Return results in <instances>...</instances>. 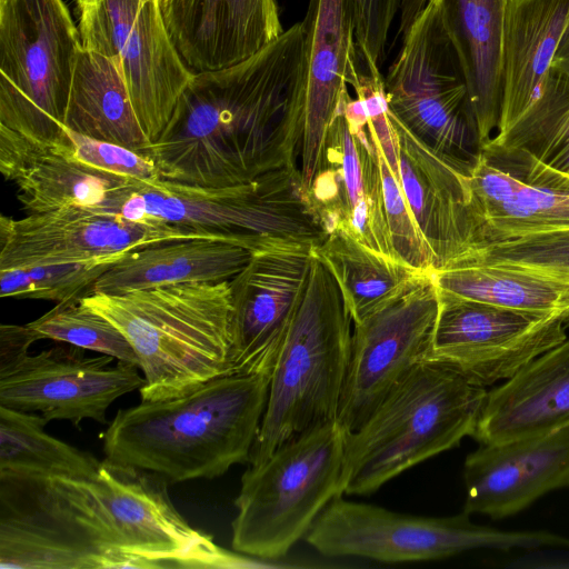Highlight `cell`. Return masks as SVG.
Wrapping results in <instances>:
<instances>
[{"label": "cell", "mask_w": 569, "mask_h": 569, "mask_svg": "<svg viewBox=\"0 0 569 569\" xmlns=\"http://www.w3.org/2000/svg\"><path fill=\"white\" fill-rule=\"evenodd\" d=\"M305 27L295 23L237 64L194 73L147 154L167 181L226 188L300 158Z\"/></svg>", "instance_id": "1"}, {"label": "cell", "mask_w": 569, "mask_h": 569, "mask_svg": "<svg viewBox=\"0 0 569 569\" xmlns=\"http://www.w3.org/2000/svg\"><path fill=\"white\" fill-rule=\"evenodd\" d=\"M270 377L229 373L180 397L119 409L101 433L106 459L171 482L222 476L250 461Z\"/></svg>", "instance_id": "2"}, {"label": "cell", "mask_w": 569, "mask_h": 569, "mask_svg": "<svg viewBox=\"0 0 569 569\" xmlns=\"http://www.w3.org/2000/svg\"><path fill=\"white\" fill-rule=\"evenodd\" d=\"M80 300L130 342L144 375L141 400L180 397L236 373L230 280L90 292Z\"/></svg>", "instance_id": "3"}, {"label": "cell", "mask_w": 569, "mask_h": 569, "mask_svg": "<svg viewBox=\"0 0 569 569\" xmlns=\"http://www.w3.org/2000/svg\"><path fill=\"white\" fill-rule=\"evenodd\" d=\"M487 393L443 363L419 362L348 433L343 495L373 493L403 471L473 437Z\"/></svg>", "instance_id": "4"}, {"label": "cell", "mask_w": 569, "mask_h": 569, "mask_svg": "<svg viewBox=\"0 0 569 569\" xmlns=\"http://www.w3.org/2000/svg\"><path fill=\"white\" fill-rule=\"evenodd\" d=\"M89 209L214 232L252 254L313 249L327 237L305 200L299 166L226 188L131 181Z\"/></svg>", "instance_id": "5"}, {"label": "cell", "mask_w": 569, "mask_h": 569, "mask_svg": "<svg viewBox=\"0 0 569 569\" xmlns=\"http://www.w3.org/2000/svg\"><path fill=\"white\" fill-rule=\"evenodd\" d=\"M352 328L336 280L312 253L271 370L268 401L249 465L262 462L296 435L337 419Z\"/></svg>", "instance_id": "6"}, {"label": "cell", "mask_w": 569, "mask_h": 569, "mask_svg": "<svg viewBox=\"0 0 569 569\" xmlns=\"http://www.w3.org/2000/svg\"><path fill=\"white\" fill-rule=\"evenodd\" d=\"M348 431L337 419L316 425L250 465L234 500V551L262 560L284 557L318 516L343 495Z\"/></svg>", "instance_id": "7"}, {"label": "cell", "mask_w": 569, "mask_h": 569, "mask_svg": "<svg viewBox=\"0 0 569 569\" xmlns=\"http://www.w3.org/2000/svg\"><path fill=\"white\" fill-rule=\"evenodd\" d=\"M0 567L144 568L127 551L88 480L0 473Z\"/></svg>", "instance_id": "8"}, {"label": "cell", "mask_w": 569, "mask_h": 569, "mask_svg": "<svg viewBox=\"0 0 569 569\" xmlns=\"http://www.w3.org/2000/svg\"><path fill=\"white\" fill-rule=\"evenodd\" d=\"M81 48L62 0H0V128L72 150L64 118Z\"/></svg>", "instance_id": "9"}, {"label": "cell", "mask_w": 569, "mask_h": 569, "mask_svg": "<svg viewBox=\"0 0 569 569\" xmlns=\"http://www.w3.org/2000/svg\"><path fill=\"white\" fill-rule=\"evenodd\" d=\"M462 511L418 517L336 497L305 540L326 557H360L380 562L436 560L475 549L510 551L569 548V539L546 530H501L480 526Z\"/></svg>", "instance_id": "10"}, {"label": "cell", "mask_w": 569, "mask_h": 569, "mask_svg": "<svg viewBox=\"0 0 569 569\" xmlns=\"http://www.w3.org/2000/svg\"><path fill=\"white\" fill-rule=\"evenodd\" d=\"M390 111L435 150L472 160L479 137L463 70L440 0H429L383 78Z\"/></svg>", "instance_id": "11"}, {"label": "cell", "mask_w": 569, "mask_h": 569, "mask_svg": "<svg viewBox=\"0 0 569 569\" xmlns=\"http://www.w3.org/2000/svg\"><path fill=\"white\" fill-rule=\"evenodd\" d=\"M82 48L116 62L151 144L193 77L174 48L159 0H73Z\"/></svg>", "instance_id": "12"}, {"label": "cell", "mask_w": 569, "mask_h": 569, "mask_svg": "<svg viewBox=\"0 0 569 569\" xmlns=\"http://www.w3.org/2000/svg\"><path fill=\"white\" fill-rule=\"evenodd\" d=\"M566 230L569 174L521 149L490 142L480 147L465 176V229L458 257L483 243Z\"/></svg>", "instance_id": "13"}, {"label": "cell", "mask_w": 569, "mask_h": 569, "mask_svg": "<svg viewBox=\"0 0 569 569\" xmlns=\"http://www.w3.org/2000/svg\"><path fill=\"white\" fill-rule=\"evenodd\" d=\"M303 196L326 234L343 230L372 250L401 260L385 207L379 146L357 94H343Z\"/></svg>", "instance_id": "14"}, {"label": "cell", "mask_w": 569, "mask_h": 569, "mask_svg": "<svg viewBox=\"0 0 569 569\" xmlns=\"http://www.w3.org/2000/svg\"><path fill=\"white\" fill-rule=\"evenodd\" d=\"M439 310L432 271L353 323L351 350L337 420L356 430L385 396L427 360Z\"/></svg>", "instance_id": "15"}, {"label": "cell", "mask_w": 569, "mask_h": 569, "mask_svg": "<svg viewBox=\"0 0 569 569\" xmlns=\"http://www.w3.org/2000/svg\"><path fill=\"white\" fill-rule=\"evenodd\" d=\"M438 292L427 360L443 363L480 387L512 378L569 335L565 315L532 313Z\"/></svg>", "instance_id": "16"}, {"label": "cell", "mask_w": 569, "mask_h": 569, "mask_svg": "<svg viewBox=\"0 0 569 569\" xmlns=\"http://www.w3.org/2000/svg\"><path fill=\"white\" fill-rule=\"evenodd\" d=\"M189 238L228 240L210 231L170 223L134 221L121 214L79 206L28 213L21 219L2 214L0 270L121 259L132 250L156 242Z\"/></svg>", "instance_id": "17"}, {"label": "cell", "mask_w": 569, "mask_h": 569, "mask_svg": "<svg viewBox=\"0 0 569 569\" xmlns=\"http://www.w3.org/2000/svg\"><path fill=\"white\" fill-rule=\"evenodd\" d=\"M84 349L58 346L28 355L0 377V406L39 412L48 421L66 420L80 428L82 420L107 423V411L119 397L140 390L144 378L138 366Z\"/></svg>", "instance_id": "18"}, {"label": "cell", "mask_w": 569, "mask_h": 569, "mask_svg": "<svg viewBox=\"0 0 569 569\" xmlns=\"http://www.w3.org/2000/svg\"><path fill=\"white\" fill-rule=\"evenodd\" d=\"M88 485L123 548L156 568L193 567L211 539L176 510L156 472L104 459Z\"/></svg>", "instance_id": "19"}, {"label": "cell", "mask_w": 569, "mask_h": 569, "mask_svg": "<svg viewBox=\"0 0 569 569\" xmlns=\"http://www.w3.org/2000/svg\"><path fill=\"white\" fill-rule=\"evenodd\" d=\"M302 23L305 109L299 168L305 192L348 84L355 87L367 68L356 40L352 0H309Z\"/></svg>", "instance_id": "20"}, {"label": "cell", "mask_w": 569, "mask_h": 569, "mask_svg": "<svg viewBox=\"0 0 569 569\" xmlns=\"http://www.w3.org/2000/svg\"><path fill=\"white\" fill-rule=\"evenodd\" d=\"M463 511L503 519L543 495L569 487V427L481 443L463 466Z\"/></svg>", "instance_id": "21"}, {"label": "cell", "mask_w": 569, "mask_h": 569, "mask_svg": "<svg viewBox=\"0 0 569 569\" xmlns=\"http://www.w3.org/2000/svg\"><path fill=\"white\" fill-rule=\"evenodd\" d=\"M311 257L312 249L253 253L230 280L234 372H271Z\"/></svg>", "instance_id": "22"}, {"label": "cell", "mask_w": 569, "mask_h": 569, "mask_svg": "<svg viewBox=\"0 0 569 569\" xmlns=\"http://www.w3.org/2000/svg\"><path fill=\"white\" fill-rule=\"evenodd\" d=\"M169 37L193 73L231 67L284 32L276 0H159Z\"/></svg>", "instance_id": "23"}, {"label": "cell", "mask_w": 569, "mask_h": 569, "mask_svg": "<svg viewBox=\"0 0 569 569\" xmlns=\"http://www.w3.org/2000/svg\"><path fill=\"white\" fill-rule=\"evenodd\" d=\"M390 117L398 137L402 188L433 257V270H437L453 260L461 250L465 176L472 160L453 158L435 150L391 111Z\"/></svg>", "instance_id": "24"}, {"label": "cell", "mask_w": 569, "mask_h": 569, "mask_svg": "<svg viewBox=\"0 0 569 569\" xmlns=\"http://www.w3.org/2000/svg\"><path fill=\"white\" fill-rule=\"evenodd\" d=\"M569 427V335L491 389L473 438L492 443Z\"/></svg>", "instance_id": "25"}, {"label": "cell", "mask_w": 569, "mask_h": 569, "mask_svg": "<svg viewBox=\"0 0 569 569\" xmlns=\"http://www.w3.org/2000/svg\"><path fill=\"white\" fill-rule=\"evenodd\" d=\"M0 171L17 186L28 213L92 208L110 191L136 181L96 170L78 161L72 150L40 146L1 128Z\"/></svg>", "instance_id": "26"}, {"label": "cell", "mask_w": 569, "mask_h": 569, "mask_svg": "<svg viewBox=\"0 0 569 569\" xmlns=\"http://www.w3.org/2000/svg\"><path fill=\"white\" fill-rule=\"evenodd\" d=\"M509 1L440 0L442 19L463 70L480 147L495 136L500 120Z\"/></svg>", "instance_id": "27"}, {"label": "cell", "mask_w": 569, "mask_h": 569, "mask_svg": "<svg viewBox=\"0 0 569 569\" xmlns=\"http://www.w3.org/2000/svg\"><path fill=\"white\" fill-rule=\"evenodd\" d=\"M568 24L569 0L509 1L503 94L493 137L506 134L535 102Z\"/></svg>", "instance_id": "28"}, {"label": "cell", "mask_w": 569, "mask_h": 569, "mask_svg": "<svg viewBox=\"0 0 569 569\" xmlns=\"http://www.w3.org/2000/svg\"><path fill=\"white\" fill-rule=\"evenodd\" d=\"M251 256L247 248L217 238L156 242L132 250L114 262L93 283L89 293L227 281L247 266Z\"/></svg>", "instance_id": "29"}, {"label": "cell", "mask_w": 569, "mask_h": 569, "mask_svg": "<svg viewBox=\"0 0 569 569\" xmlns=\"http://www.w3.org/2000/svg\"><path fill=\"white\" fill-rule=\"evenodd\" d=\"M64 128L146 154L151 146L116 62L84 48L77 58Z\"/></svg>", "instance_id": "30"}, {"label": "cell", "mask_w": 569, "mask_h": 569, "mask_svg": "<svg viewBox=\"0 0 569 569\" xmlns=\"http://www.w3.org/2000/svg\"><path fill=\"white\" fill-rule=\"evenodd\" d=\"M439 290L499 307L569 313V277L496 262H456L432 271Z\"/></svg>", "instance_id": "31"}, {"label": "cell", "mask_w": 569, "mask_h": 569, "mask_svg": "<svg viewBox=\"0 0 569 569\" xmlns=\"http://www.w3.org/2000/svg\"><path fill=\"white\" fill-rule=\"evenodd\" d=\"M312 253L336 280L353 323L383 307L427 272L372 250L343 230L327 234Z\"/></svg>", "instance_id": "32"}, {"label": "cell", "mask_w": 569, "mask_h": 569, "mask_svg": "<svg viewBox=\"0 0 569 569\" xmlns=\"http://www.w3.org/2000/svg\"><path fill=\"white\" fill-rule=\"evenodd\" d=\"M41 415L0 406V473L92 480L101 461L44 431Z\"/></svg>", "instance_id": "33"}, {"label": "cell", "mask_w": 569, "mask_h": 569, "mask_svg": "<svg viewBox=\"0 0 569 569\" xmlns=\"http://www.w3.org/2000/svg\"><path fill=\"white\" fill-rule=\"evenodd\" d=\"M488 142L521 149L569 174V76L550 67L526 114L503 136Z\"/></svg>", "instance_id": "34"}, {"label": "cell", "mask_w": 569, "mask_h": 569, "mask_svg": "<svg viewBox=\"0 0 569 569\" xmlns=\"http://www.w3.org/2000/svg\"><path fill=\"white\" fill-rule=\"evenodd\" d=\"M39 340L51 339L137 365L139 359L128 339L107 318L78 299L57 303L27 323Z\"/></svg>", "instance_id": "35"}, {"label": "cell", "mask_w": 569, "mask_h": 569, "mask_svg": "<svg viewBox=\"0 0 569 569\" xmlns=\"http://www.w3.org/2000/svg\"><path fill=\"white\" fill-rule=\"evenodd\" d=\"M120 259L48 263L0 270L1 298H28L57 303L82 298Z\"/></svg>", "instance_id": "36"}, {"label": "cell", "mask_w": 569, "mask_h": 569, "mask_svg": "<svg viewBox=\"0 0 569 569\" xmlns=\"http://www.w3.org/2000/svg\"><path fill=\"white\" fill-rule=\"evenodd\" d=\"M456 262L508 263L569 277V230L479 244L446 266Z\"/></svg>", "instance_id": "37"}, {"label": "cell", "mask_w": 569, "mask_h": 569, "mask_svg": "<svg viewBox=\"0 0 569 569\" xmlns=\"http://www.w3.org/2000/svg\"><path fill=\"white\" fill-rule=\"evenodd\" d=\"M72 156L80 162L112 176L156 184L162 180L153 159L128 147L96 140L66 128Z\"/></svg>", "instance_id": "38"}, {"label": "cell", "mask_w": 569, "mask_h": 569, "mask_svg": "<svg viewBox=\"0 0 569 569\" xmlns=\"http://www.w3.org/2000/svg\"><path fill=\"white\" fill-rule=\"evenodd\" d=\"M356 40L369 71H380L391 23L401 0H352Z\"/></svg>", "instance_id": "39"}, {"label": "cell", "mask_w": 569, "mask_h": 569, "mask_svg": "<svg viewBox=\"0 0 569 569\" xmlns=\"http://www.w3.org/2000/svg\"><path fill=\"white\" fill-rule=\"evenodd\" d=\"M38 337L28 325L0 326V377L12 371L28 355Z\"/></svg>", "instance_id": "40"}, {"label": "cell", "mask_w": 569, "mask_h": 569, "mask_svg": "<svg viewBox=\"0 0 569 569\" xmlns=\"http://www.w3.org/2000/svg\"><path fill=\"white\" fill-rule=\"evenodd\" d=\"M429 0H401L399 34L401 38L408 32L413 21L423 10Z\"/></svg>", "instance_id": "41"}, {"label": "cell", "mask_w": 569, "mask_h": 569, "mask_svg": "<svg viewBox=\"0 0 569 569\" xmlns=\"http://www.w3.org/2000/svg\"><path fill=\"white\" fill-rule=\"evenodd\" d=\"M551 67L557 68L569 76V24L558 44Z\"/></svg>", "instance_id": "42"}, {"label": "cell", "mask_w": 569, "mask_h": 569, "mask_svg": "<svg viewBox=\"0 0 569 569\" xmlns=\"http://www.w3.org/2000/svg\"><path fill=\"white\" fill-rule=\"evenodd\" d=\"M565 326L568 330V333H569V313L565 317Z\"/></svg>", "instance_id": "43"}]
</instances>
